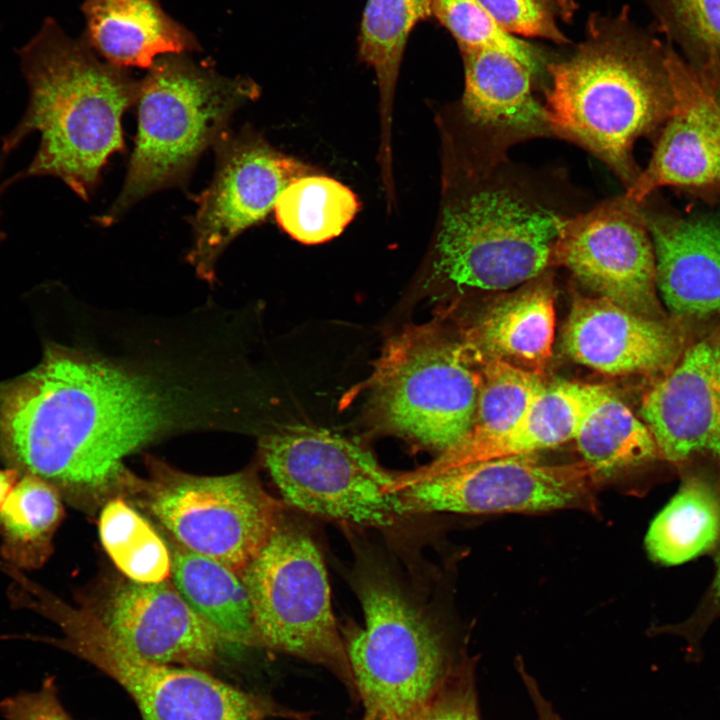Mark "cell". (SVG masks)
<instances>
[{"mask_svg":"<svg viewBox=\"0 0 720 720\" xmlns=\"http://www.w3.org/2000/svg\"><path fill=\"white\" fill-rule=\"evenodd\" d=\"M199 376L48 344L19 399L20 442L44 476L89 504L130 484L126 457L232 408Z\"/></svg>","mask_w":720,"mask_h":720,"instance_id":"1","label":"cell"},{"mask_svg":"<svg viewBox=\"0 0 720 720\" xmlns=\"http://www.w3.org/2000/svg\"><path fill=\"white\" fill-rule=\"evenodd\" d=\"M19 57L29 101L1 152L7 155L33 132L40 142L9 182L52 176L87 200L107 158L123 149L121 116L137 101L140 82L101 61L85 40L69 37L50 18Z\"/></svg>","mask_w":720,"mask_h":720,"instance_id":"2","label":"cell"},{"mask_svg":"<svg viewBox=\"0 0 720 720\" xmlns=\"http://www.w3.org/2000/svg\"><path fill=\"white\" fill-rule=\"evenodd\" d=\"M666 50L625 27L599 29L568 59L546 66L543 111L551 135L594 154L626 190L641 171L635 142L673 110Z\"/></svg>","mask_w":720,"mask_h":720,"instance_id":"3","label":"cell"},{"mask_svg":"<svg viewBox=\"0 0 720 720\" xmlns=\"http://www.w3.org/2000/svg\"><path fill=\"white\" fill-rule=\"evenodd\" d=\"M507 158L482 159L473 185L443 211L435 269L458 287L506 290L550 266L567 213Z\"/></svg>","mask_w":720,"mask_h":720,"instance_id":"4","label":"cell"},{"mask_svg":"<svg viewBox=\"0 0 720 720\" xmlns=\"http://www.w3.org/2000/svg\"><path fill=\"white\" fill-rule=\"evenodd\" d=\"M15 605L57 624L62 637L39 636L50 644L93 664L120 684L136 703L143 720H267L293 716L262 697L247 693L187 666L144 659L122 645L88 606H71L23 578Z\"/></svg>","mask_w":720,"mask_h":720,"instance_id":"5","label":"cell"},{"mask_svg":"<svg viewBox=\"0 0 720 720\" xmlns=\"http://www.w3.org/2000/svg\"><path fill=\"white\" fill-rule=\"evenodd\" d=\"M139 86V124L123 188L101 223L182 179L232 113L258 95L254 82L227 78L184 54L157 58Z\"/></svg>","mask_w":720,"mask_h":720,"instance_id":"6","label":"cell"},{"mask_svg":"<svg viewBox=\"0 0 720 720\" xmlns=\"http://www.w3.org/2000/svg\"><path fill=\"white\" fill-rule=\"evenodd\" d=\"M478 361L434 323L392 336L367 380L368 408L383 430L443 452L470 431L477 404Z\"/></svg>","mask_w":720,"mask_h":720,"instance_id":"7","label":"cell"},{"mask_svg":"<svg viewBox=\"0 0 720 720\" xmlns=\"http://www.w3.org/2000/svg\"><path fill=\"white\" fill-rule=\"evenodd\" d=\"M364 626L343 637L362 720H414L453 672L436 627L383 573L359 577Z\"/></svg>","mask_w":720,"mask_h":720,"instance_id":"8","label":"cell"},{"mask_svg":"<svg viewBox=\"0 0 720 720\" xmlns=\"http://www.w3.org/2000/svg\"><path fill=\"white\" fill-rule=\"evenodd\" d=\"M240 576L259 645L324 666L356 696L325 565L310 534L282 517Z\"/></svg>","mask_w":720,"mask_h":720,"instance_id":"9","label":"cell"},{"mask_svg":"<svg viewBox=\"0 0 720 720\" xmlns=\"http://www.w3.org/2000/svg\"><path fill=\"white\" fill-rule=\"evenodd\" d=\"M260 450L284 500L311 515L364 526L402 517L395 479L357 442L325 428L293 424L265 435Z\"/></svg>","mask_w":720,"mask_h":720,"instance_id":"10","label":"cell"},{"mask_svg":"<svg viewBox=\"0 0 720 720\" xmlns=\"http://www.w3.org/2000/svg\"><path fill=\"white\" fill-rule=\"evenodd\" d=\"M152 471L140 485L149 511L179 545L239 575L283 517L281 504L252 472L197 476L160 462Z\"/></svg>","mask_w":720,"mask_h":720,"instance_id":"11","label":"cell"},{"mask_svg":"<svg viewBox=\"0 0 720 720\" xmlns=\"http://www.w3.org/2000/svg\"><path fill=\"white\" fill-rule=\"evenodd\" d=\"M601 480L584 460L546 464L534 454L456 467L397 492L403 514H469L592 509Z\"/></svg>","mask_w":720,"mask_h":720,"instance_id":"12","label":"cell"},{"mask_svg":"<svg viewBox=\"0 0 720 720\" xmlns=\"http://www.w3.org/2000/svg\"><path fill=\"white\" fill-rule=\"evenodd\" d=\"M552 265L567 269L596 296L648 318L668 319L642 206L625 195L571 215L553 246Z\"/></svg>","mask_w":720,"mask_h":720,"instance_id":"13","label":"cell"},{"mask_svg":"<svg viewBox=\"0 0 720 720\" xmlns=\"http://www.w3.org/2000/svg\"><path fill=\"white\" fill-rule=\"evenodd\" d=\"M217 151L215 177L197 200L194 244L188 255L207 281L214 279L216 262L227 245L265 218L282 191L309 171L250 134L220 138Z\"/></svg>","mask_w":720,"mask_h":720,"instance_id":"14","label":"cell"},{"mask_svg":"<svg viewBox=\"0 0 720 720\" xmlns=\"http://www.w3.org/2000/svg\"><path fill=\"white\" fill-rule=\"evenodd\" d=\"M640 414L675 471L696 462L720 470V326L687 342L644 394Z\"/></svg>","mask_w":720,"mask_h":720,"instance_id":"15","label":"cell"},{"mask_svg":"<svg viewBox=\"0 0 720 720\" xmlns=\"http://www.w3.org/2000/svg\"><path fill=\"white\" fill-rule=\"evenodd\" d=\"M687 342L681 321L648 318L599 296L576 297L562 331L573 361L613 376H661Z\"/></svg>","mask_w":720,"mask_h":720,"instance_id":"16","label":"cell"},{"mask_svg":"<svg viewBox=\"0 0 720 720\" xmlns=\"http://www.w3.org/2000/svg\"><path fill=\"white\" fill-rule=\"evenodd\" d=\"M98 616L110 633L138 656L206 670L225 643L191 608L174 584L120 585Z\"/></svg>","mask_w":720,"mask_h":720,"instance_id":"17","label":"cell"},{"mask_svg":"<svg viewBox=\"0 0 720 720\" xmlns=\"http://www.w3.org/2000/svg\"><path fill=\"white\" fill-rule=\"evenodd\" d=\"M465 87L462 108L480 132L482 155L507 157L514 144L552 136L543 104L533 95L537 72L513 54L492 48L461 50Z\"/></svg>","mask_w":720,"mask_h":720,"instance_id":"18","label":"cell"},{"mask_svg":"<svg viewBox=\"0 0 720 720\" xmlns=\"http://www.w3.org/2000/svg\"><path fill=\"white\" fill-rule=\"evenodd\" d=\"M658 294L674 319L720 316V222L648 213Z\"/></svg>","mask_w":720,"mask_h":720,"instance_id":"19","label":"cell"},{"mask_svg":"<svg viewBox=\"0 0 720 720\" xmlns=\"http://www.w3.org/2000/svg\"><path fill=\"white\" fill-rule=\"evenodd\" d=\"M595 388V384L564 380L547 383L527 413L506 433L478 441H460L431 463L396 476L392 491L398 492L463 465L534 454L574 440L592 403Z\"/></svg>","mask_w":720,"mask_h":720,"instance_id":"20","label":"cell"},{"mask_svg":"<svg viewBox=\"0 0 720 720\" xmlns=\"http://www.w3.org/2000/svg\"><path fill=\"white\" fill-rule=\"evenodd\" d=\"M544 273L488 305L463 341L478 359H496L542 373L552 356L555 306Z\"/></svg>","mask_w":720,"mask_h":720,"instance_id":"21","label":"cell"},{"mask_svg":"<svg viewBox=\"0 0 720 720\" xmlns=\"http://www.w3.org/2000/svg\"><path fill=\"white\" fill-rule=\"evenodd\" d=\"M674 106L652 157L625 196L643 204L667 186L698 187L720 183V140L672 69L666 54Z\"/></svg>","mask_w":720,"mask_h":720,"instance_id":"22","label":"cell"},{"mask_svg":"<svg viewBox=\"0 0 720 720\" xmlns=\"http://www.w3.org/2000/svg\"><path fill=\"white\" fill-rule=\"evenodd\" d=\"M86 42L117 67L149 68L167 54L193 50L191 33L158 0H84Z\"/></svg>","mask_w":720,"mask_h":720,"instance_id":"23","label":"cell"},{"mask_svg":"<svg viewBox=\"0 0 720 720\" xmlns=\"http://www.w3.org/2000/svg\"><path fill=\"white\" fill-rule=\"evenodd\" d=\"M677 492L649 525L651 560L676 566L720 549V470L707 463L679 468Z\"/></svg>","mask_w":720,"mask_h":720,"instance_id":"24","label":"cell"},{"mask_svg":"<svg viewBox=\"0 0 720 720\" xmlns=\"http://www.w3.org/2000/svg\"><path fill=\"white\" fill-rule=\"evenodd\" d=\"M171 553L172 583L225 643L260 646L253 607L241 576L181 545Z\"/></svg>","mask_w":720,"mask_h":720,"instance_id":"25","label":"cell"},{"mask_svg":"<svg viewBox=\"0 0 720 720\" xmlns=\"http://www.w3.org/2000/svg\"><path fill=\"white\" fill-rule=\"evenodd\" d=\"M583 460L602 477L666 463L646 424L610 388L596 385L574 438ZM667 464V463H666Z\"/></svg>","mask_w":720,"mask_h":720,"instance_id":"26","label":"cell"},{"mask_svg":"<svg viewBox=\"0 0 720 720\" xmlns=\"http://www.w3.org/2000/svg\"><path fill=\"white\" fill-rule=\"evenodd\" d=\"M63 515L62 495L52 484L21 475L0 509L2 562L22 571L42 567Z\"/></svg>","mask_w":720,"mask_h":720,"instance_id":"27","label":"cell"},{"mask_svg":"<svg viewBox=\"0 0 720 720\" xmlns=\"http://www.w3.org/2000/svg\"><path fill=\"white\" fill-rule=\"evenodd\" d=\"M359 207L356 195L339 181L305 175L282 191L274 209L286 233L301 243L313 245L340 235Z\"/></svg>","mask_w":720,"mask_h":720,"instance_id":"28","label":"cell"},{"mask_svg":"<svg viewBox=\"0 0 720 720\" xmlns=\"http://www.w3.org/2000/svg\"><path fill=\"white\" fill-rule=\"evenodd\" d=\"M432 16L431 0H367L359 56L377 77L383 110L393 97L403 52L412 29Z\"/></svg>","mask_w":720,"mask_h":720,"instance_id":"29","label":"cell"},{"mask_svg":"<svg viewBox=\"0 0 720 720\" xmlns=\"http://www.w3.org/2000/svg\"><path fill=\"white\" fill-rule=\"evenodd\" d=\"M102 545L114 564L138 583L171 576V553L151 525L122 498L110 499L99 517Z\"/></svg>","mask_w":720,"mask_h":720,"instance_id":"30","label":"cell"},{"mask_svg":"<svg viewBox=\"0 0 720 720\" xmlns=\"http://www.w3.org/2000/svg\"><path fill=\"white\" fill-rule=\"evenodd\" d=\"M479 386L474 420L462 439L496 437L514 427L546 386L542 373L496 359H478ZM461 440V441H462Z\"/></svg>","mask_w":720,"mask_h":720,"instance_id":"31","label":"cell"},{"mask_svg":"<svg viewBox=\"0 0 720 720\" xmlns=\"http://www.w3.org/2000/svg\"><path fill=\"white\" fill-rule=\"evenodd\" d=\"M434 16L454 37L460 50L492 48L509 52L536 72L541 58L528 43L505 32L479 0H431Z\"/></svg>","mask_w":720,"mask_h":720,"instance_id":"32","label":"cell"},{"mask_svg":"<svg viewBox=\"0 0 720 720\" xmlns=\"http://www.w3.org/2000/svg\"><path fill=\"white\" fill-rule=\"evenodd\" d=\"M663 26L699 64L720 71V0H658Z\"/></svg>","mask_w":720,"mask_h":720,"instance_id":"33","label":"cell"},{"mask_svg":"<svg viewBox=\"0 0 720 720\" xmlns=\"http://www.w3.org/2000/svg\"><path fill=\"white\" fill-rule=\"evenodd\" d=\"M495 22L512 36L568 40L559 28L574 10L572 0H479Z\"/></svg>","mask_w":720,"mask_h":720,"instance_id":"34","label":"cell"},{"mask_svg":"<svg viewBox=\"0 0 720 720\" xmlns=\"http://www.w3.org/2000/svg\"><path fill=\"white\" fill-rule=\"evenodd\" d=\"M414 720H481L471 664H457L432 702Z\"/></svg>","mask_w":720,"mask_h":720,"instance_id":"35","label":"cell"},{"mask_svg":"<svg viewBox=\"0 0 720 720\" xmlns=\"http://www.w3.org/2000/svg\"><path fill=\"white\" fill-rule=\"evenodd\" d=\"M712 580L693 612L684 620L655 629L657 633L680 637L686 643V658L698 662L702 656V640L710 627L720 620V549L713 557Z\"/></svg>","mask_w":720,"mask_h":720,"instance_id":"36","label":"cell"},{"mask_svg":"<svg viewBox=\"0 0 720 720\" xmlns=\"http://www.w3.org/2000/svg\"><path fill=\"white\" fill-rule=\"evenodd\" d=\"M5 720H72L63 707L54 676L43 679L37 691H20L0 701Z\"/></svg>","mask_w":720,"mask_h":720,"instance_id":"37","label":"cell"},{"mask_svg":"<svg viewBox=\"0 0 720 720\" xmlns=\"http://www.w3.org/2000/svg\"><path fill=\"white\" fill-rule=\"evenodd\" d=\"M683 83L693 102L720 140V99L713 89L714 82L690 70L684 74Z\"/></svg>","mask_w":720,"mask_h":720,"instance_id":"38","label":"cell"},{"mask_svg":"<svg viewBox=\"0 0 720 720\" xmlns=\"http://www.w3.org/2000/svg\"><path fill=\"white\" fill-rule=\"evenodd\" d=\"M526 687L536 708L538 720H560L551 704L542 696L535 681L529 682Z\"/></svg>","mask_w":720,"mask_h":720,"instance_id":"39","label":"cell"},{"mask_svg":"<svg viewBox=\"0 0 720 720\" xmlns=\"http://www.w3.org/2000/svg\"><path fill=\"white\" fill-rule=\"evenodd\" d=\"M20 476L13 468L0 469V509Z\"/></svg>","mask_w":720,"mask_h":720,"instance_id":"40","label":"cell"},{"mask_svg":"<svg viewBox=\"0 0 720 720\" xmlns=\"http://www.w3.org/2000/svg\"><path fill=\"white\" fill-rule=\"evenodd\" d=\"M5 157H6L5 155L0 154V177H1V172H2V169H3V163H4ZM8 186H9V184H8L7 180L4 181V182H0V197H1L2 193L4 192V190H5ZM3 237H4V235H3L2 231H0V241L3 239Z\"/></svg>","mask_w":720,"mask_h":720,"instance_id":"41","label":"cell"},{"mask_svg":"<svg viewBox=\"0 0 720 720\" xmlns=\"http://www.w3.org/2000/svg\"><path fill=\"white\" fill-rule=\"evenodd\" d=\"M12 638H13V635H11V634H2V635H0V641L9 640V639H12Z\"/></svg>","mask_w":720,"mask_h":720,"instance_id":"42","label":"cell"}]
</instances>
